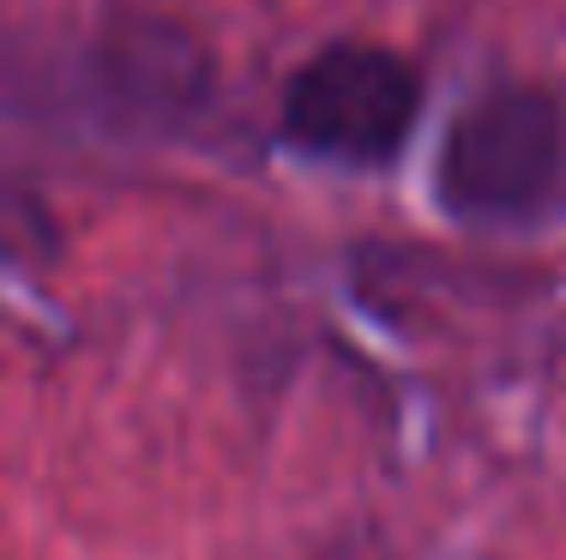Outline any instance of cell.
Listing matches in <instances>:
<instances>
[{"mask_svg":"<svg viewBox=\"0 0 566 560\" xmlns=\"http://www.w3.org/2000/svg\"><path fill=\"white\" fill-rule=\"evenodd\" d=\"M560 169V109L536 85L476 97L440 145V199L458 218H512L548 193Z\"/></svg>","mask_w":566,"mask_h":560,"instance_id":"7a4b0ae2","label":"cell"},{"mask_svg":"<svg viewBox=\"0 0 566 560\" xmlns=\"http://www.w3.org/2000/svg\"><path fill=\"white\" fill-rule=\"evenodd\" d=\"M416 109H422V78L403 55L374 43H332L283 91V133L319 157L386 163L410 139Z\"/></svg>","mask_w":566,"mask_h":560,"instance_id":"6da1fadb","label":"cell"}]
</instances>
